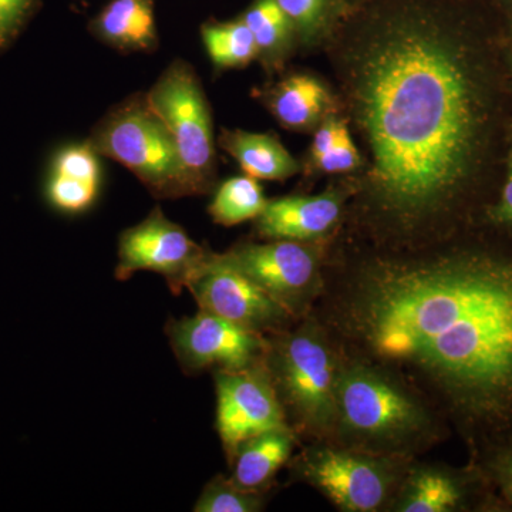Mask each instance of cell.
Instances as JSON below:
<instances>
[{
  "label": "cell",
  "instance_id": "cell-31",
  "mask_svg": "<svg viewBox=\"0 0 512 512\" xmlns=\"http://www.w3.org/2000/svg\"><path fill=\"white\" fill-rule=\"evenodd\" d=\"M495 8L500 10L503 15L512 18V0H493Z\"/></svg>",
  "mask_w": 512,
  "mask_h": 512
},
{
  "label": "cell",
  "instance_id": "cell-32",
  "mask_svg": "<svg viewBox=\"0 0 512 512\" xmlns=\"http://www.w3.org/2000/svg\"><path fill=\"white\" fill-rule=\"evenodd\" d=\"M346 2H348L353 9L356 8V6L365 5L367 2H372V0H346Z\"/></svg>",
  "mask_w": 512,
  "mask_h": 512
},
{
  "label": "cell",
  "instance_id": "cell-23",
  "mask_svg": "<svg viewBox=\"0 0 512 512\" xmlns=\"http://www.w3.org/2000/svg\"><path fill=\"white\" fill-rule=\"evenodd\" d=\"M471 463L483 471L505 511H512V427L471 451Z\"/></svg>",
  "mask_w": 512,
  "mask_h": 512
},
{
  "label": "cell",
  "instance_id": "cell-28",
  "mask_svg": "<svg viewBox=\"0 0 512 512\" xmlns=\"http://www.w3.org/2000/svg\"><path fill=\"white\" fill-rule=\"evenodd\" d=\"M37 6L39 0H0V53L18 39Z\"/></svg>",
  "mask_w": 512,
  "mask_h": 512
},
{
  "label": "cell",
  "instance_id": "cell-8",
  "mask_svg": "<svg viewBox=\"0 0 512 512\" xmlns=\"http://www.w3.org/2000/svg\"><path fill=\"white\" fill-rule=\"evenodd\" d=\"M211 255L210 249L195 242L156 207L140 224L121 232L114 275L119 281H128L136 272H154L163 276L174 295H180Z\"/></svg>",
  "mask_w": 512,
  "mask_h": 512
},
{
  "label": "cell",
  "instance_id": "cell-15",
  "mask_svg": "<svg viewBox=\"0 0 512 512\" xmlns=\"http://www.w3.org/2000/svg\"><path fill=\"white\" fill-rule=\"evenodd\" d=\"M89 32L121 53H150L158 47L154 0H111L89 23Z\"/></svg>",
  "mask_w": 512,
  "mask_h": 512
},
{
  "label": "cell",
  "instance_id": "cell-22",
  "mask_svg": "<svg viewBox=\"0 0 512 512\" xmlns=\"http://www.w3.org/2000/svg\"><path fill=\"white\" fill-rule=\"evenodd\" d=\"M278 3L291 19L296 40L303 45L332 37L352 10L346 0H278Z\"/></svg>",
  "mask_w": 512,
  "mask_h": 512
},
{
  "label": "cell",
  "instance_id": "cell-29",
  "mask_svg": "<svg viewBox=\"0 0 512 512\" xmlns=\"http://www.w3.org/2000/svg\"><path fill=\"white\" fill-rule=\"evenodd\" d=\"M312 163L320 173L349 174L363 167V158L353 141L352 134L348 131L332 150L316 158Z\"/></svg>",
  "mask_w": 512,
  "mask_h": 512
},
{
  "label": "cell",
  "instance_id": "cell-17",
  "mask_svg": "<svg viewBox=\"0 0 512 512\" xmlns=\"http://www.w3.org/2000/svg\"><path fill=\"white\" fill-rule=\"evenodd\" d=\"M218 143L255 180L285 181L301 171V164L275 134L224 128Z\"/></svg>",
  "mask_w": 512,
  "mask_h": 512
},
{
  "label": "cell",
  "instance_id": "cell-30",
  "mask_svg": "<svg viewBox=\"0 0 512 512\" xmlns=\"http://www.w3.org/2000/svg\"><path fill=\"white\" fill-rule=\"evenodd\" d=\"M349 126L348 121L338 119V117L330 116L326 117L319 127L315 130V136H313L312 147H311V158L312 161L316 158L322 157L323 154L328 153L332 150L336 144L339 143L340 138L348 133Z\"/></svg>",
  "mask_w": 512,
  "mask_h": 512
},
{
  "label": "cell",
  "instance_id": "cell-16",
  "mask_svg": "<svg viewBox=\"0 0 512 512\" xmlns=\"http://www.w3.org/2000/svg\"><path fill=\"white\" fill-rule=\"evenodd\" d=\"M261 97L278 123L293 131L316 130L333 106L328 87L311 74H291Z\"/></svg>",
  "mask_w": 512,
  "mask_h": 512
},
{
  "label": "cell",
  "instance_id": "cell-2",
  "mask_svg": "<svg viewBox=\"0 0 512 512\" xmlns=\"http://www.w3.org/2000/svg\"><path fill=\"white\" fill-rule=\"evenodd\" d=\"M359 266L329 311L342 348L430 390L471 451L512 427V237L474 225Z\"/></svg>",
  "mask_w": 512,
  "mask_h": 512
},
{
  "label": "cell",
  "instance_id": "cell-10",
  "mask_svg": "<svg viewBox=\"0 0 512 512\" xmlns=\"http://www.w3.org/2000/svg\"><path fill=\"white\" fill-rule=\"evenodd\" d=\"M215 390L217 431L229 464L252 437L291 429L262 360L247 369L218 370Z\"/></svg>",
  "mask_w": 512,
  "mask_h": 512
},
{
  "label": "cell",
  "instance_id": "cell-18",
  "mask_svg": "<svg viewBox=\"0 0 512 512\" xmlns=\"http://www.w3.org/2000/svg\"><path fill=\"white\" fill-rule=\"evenodd\" d=\"M295 441L296 434L291 429L268 431L245 441L229 464L231 480L247 490H264L288 463Z\"/></svg>",
  "mask_w": 512,
  "mask_h": 512
},
{
  "label": "cell",
  "instance_id": "cell-11",
  "mask_svg": "<svg viewBox=\"0 0 512 512\" xmlns=\"http://www.w3.org/2000/svg\"><path fill=\"white\" fill-rule=\"evenodd\" d=\"M266 241L235 245L224 256L298 318L319 289L318 254L306 242Z\"/></svg>",
  "mask_w": 512,
  "mask_h": 512
},
{
  "label": "cell",
  "instance_id": "cell-19",
  "mask_svg": "<svg viewBox=\"0 0 512 512\" xmlns=\"http://www.w3.org/2000/svg\"><path fill=\"white\" fill-rule=\"evenodd\" d=\"M239 18L254 35L258 59L268 69H278L296 40L291 19L279 6L278 0H254Z\"/></svg>",
  "mask_w": 512,
  "mask_h": 512
},
{
  "label": "cell",
  "instance_id": "cell-26",
  "mask_svg": "<svg viewBox=\"0 0 512 512\" xmlns=\"http://www.w3.org/2000/svg\"><path fill=\"white\" fill-rule=\"evenodd\" d=\"M100 156L87 141L60 148L53 156L49 173L67 175L90 183L101 184Z\"/></svg>",
  "mask_w": 512,
  "mask_h": 512
},
{
  "label": "cell",
  "instance_id": "cell-13",
  "mask_svg": "<svg viewBox=\"0 0 512 512\" xmlns=\"http://www.w3.org/2000/svg\"><path fill=\"white\" fill-rule=\"evenodd\" d=\"M400 512L505 511L483 471L471 463L464 468L419 467L400 481L393 503Z\"/></svg>",
  "mask_w": 512,
  "mask_h": 512
},
{
  "label": "cell",
  "instance_id": "cell-34",
  "mask_svg": "<svg viewBox=\"0 0 512 512\" xmlns=\"http://www.w3.org/2000/svg\"><path fill=\"white\" fill-rule=\"evenodd\" d=\"M510 66H511V74H512V57H510Z\"/></svg>",
  "mask_w": 512,
  "mask_h": 512
},
{
  "label": "cell",
  "instance_id": "cell-25",
  "mask_svg": "<svg viewBox=\"0 0 512 512\" xmlns=\"http://www.w3.org/2000/svg\"><path fill=\"white\" fill-rule=\"evenodd\" d=\"M100 185L67 175L49 173L45 187L46 200L57 211L80 214L93 207Z\"/></svg>",
  "mask_w": 512,
  "mask_h": 512
},
{
  "label": "cell",
  "instance_id": "cell-9",
  "mask_svg": "<svg viewBox=\"0 0 512 512\" xmlns=\"http://www.w3.org/2000/svg\"><path fill=\"white\" fill-rule=\"evenodd\" d=\"M187 291L201 311L214 313L258 335L268 336L291 328L296 319L284 305L235 268L224 254L212 252Z\"/></svg>",
  "mask_w": 512,
  "mask_h": 512
},
{
  "label": "cell",
  "instance_id": "cell-7",
  "mask_svg": "<svg viewBox=\"0 0 512 512\" xmlns=\"http://www.w3.org/2000/svg\"><path fill=\"white\" fill-rule=\"evenodd\" d=\"M397 461L349 447L313 446L296 458L293 470L339 510L376 512L403 480Z\"/></svg>",
  "mask_w": 512,
  "mask_h": 512
},
{
  "label": "cell",
  "instance_id": "cell-20",
  "mask_svg": "<svg viewBox=\"0 0 512 512\" xmlns=\"http://www.w3.org/2000/svg\"><path fill=\"white\" fill-rule=\"evenodd\" d=\"M201 37L217 70L242 69L258 59L254 35L241 18L204 23Z\"/></svg>",
  "mask_w": 512,
  "mask_h": 512
},
{
  "label": "cell",
  "instance_id": "cell-3",
  "mask_svg": "<svg viewBox=\"0 0 512 512\" xmlns=\"http://www.w3.org/2000/svg\"><path fill=\"white\" fill-rule=\"evenodd\" d=\"M433 431L426 407L399 379L357 360L342 362L333 439L353 450L400 458L433 439Z\"/></svg>",
  "mask_w": 512,
  "mask_h": 512
},
{
  "label": "cell",
  "instance_id": "cell-5",
  "mask_svg": "<svg viewBox=\"0 0 512 512\" xmlns=\"http://www.w3.org/2000/svg\"><path fill=\"white\" fill-rule=\"evenodd\" d=\"M86 141L100 157L124 165L154 197H194L177 144L146 94L114 106Z\"/></svg>",
  "mask_w": 512,
  "mask_h": 512
},
{
  "label": "cell",
  "instance_id": "cell-4",
  "mask_svg": "<svg viewBox=\"0 0 512 512\" xmlns=\"http://www.w3.org/2000/svg\"><path fill=\"white\" fill-rule=\"evenodd\" d=\"M262 363L293 433L333 437L336 380L342 360L328 333L313 322L265 336Z\"/></svg>",
  "mask_w": 512,
  "mask_h": 512
},
{
  "label": "cell",
  "instance_id": "cell-1",
  "mask_svg": "<svg viewBox=\"0 0 512 512\" xmlns=\"http://www.w3.org/2000/svg\"><path fill=\"white\" fill-rule=\"evenodd\" d=\"M493 3L372 0L335 40L346 109L366 148L359 205L377 234L437 241L480 224L497 195L510 59Z\"/></svg>",
  "mask_w": 512,
  "mask_h": 512
},
{
  "label": "cell",
  "instance_id": "cell-12",
  "mask_svg": "<svg viewBox=\"0 0 512 512\" xmlns=\"http://www.w3.org/2000/svg\"><path fill=\"white\" fill-rule=\"evenodd\" d=\"M167 335L181 369L190 375L247 369L261 362L266 345L265 336L201 309L197 315L171 320Z\"/></svg>",
  "mask_w": 512,
  "mask_h": 512
},
{
  "label": "cell",
  "instance_id": "cell-14",
  "mask_svg": "<svg viewBox=\"0 0 512 512\" xmlns=\"http://www.w3.org/2000/svg\"><path fill=\"white\" fill-rule=\"evenodd\" d=\"M340 215L342 200L335 192L276 198L256 218L255 231L262 239L311 242L332 231Z\"/></svg>",
  "mask_w": 512,
  "mask_h": 512
},
{
  "label": "cell",
  "instance_id": "cell-27",
  "mask_svg": "<svg viewBox=\"0 0 512 512\" xmlns=\"http://www.w3.org/2000/svg\"><path fill=\"white\" fill-rule=\"evenodd\" d=\"M512 237V146L505 157L503 181L497 195L488 204L481 217L480 224Z\"/></svg>",
  "mask_w": 512,
  "mask_h": 512
},
{
  "label": "cell",
  "instance_id": "cell-21",
  "mask_svg": "<svg viewBox=\"0 0 512 512\" xmlns=\"http://www.w3.org/2000/svg\"><path fill=\"white\" fill-rule=\"evenodd\" d=\"M268 200L258 180L242 175L229 178L217 188L208 212L214 222L224 227H235L255 221L265 210Z\"/></svg>",
  "mask_w": 512,
  "mask_h": 512
},
{
  "label": "cell",
  "instance_id": "cell-24",
  "mask_svg": "<svg viewBox=\"0 0 512 512\" xmlns=\"http://www.w3.org/2000/svg\"><path fill=\"white\" fill-rule=\"evenodd\" d=\"M264 510L262 491L239 487L231 478L217 476L205 485L195 512H258Z\"/></svg>",
  "mask_w": 512,
  "mask_h": 512
},
{
  "label": "cell",
  "instance_id": "cell-33",
  "mask_svg": "<svg viewBox=\"0 0 512 512\" xmlns=\"http://www.w3.org/2000/svg\"><path fill=\"white\" fill-rule=\"evenodd\" d=\"M483 2L493 3V0H483ZM494 5V3H493Z\"/></svg>",
  "mask_w": 512,
  "mask_h": 512
},
{
  "label": "cell",
  "instance_id": "cell-6",
  "mask_svg": "<svg viewBox=\"0 0 512 512\" xmlns=\"http://www.w3.org/2000/svg\"><path fill=\"white\" fill-rule=\"evenodd\" d=\"M146 97L170 130L195 195L208 194L217 177V148L210 104L197 73L185 60H174Z\"/></svg>",
  "mask_w": 512,
  "mask_h": 512
}]
</instances>
